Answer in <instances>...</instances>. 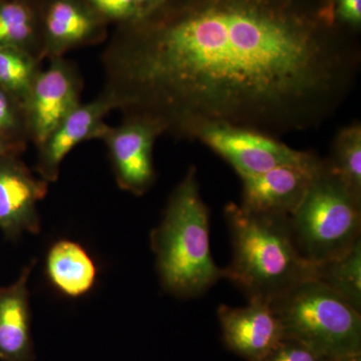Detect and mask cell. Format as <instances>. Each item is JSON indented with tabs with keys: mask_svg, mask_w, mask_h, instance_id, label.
<instances>
[{
	"mask_svg": "<svg viewBox=\"0 0 361 361\" xmlns=\"http://www.w3.org/2000/svg\"><path fill=\"white\" fill-rule=\"evenodd\" d=\"M127 23L102 56L103 92L126 116L179 139L218 123L273 137L316 128L357 80V51L258 0Z\"/></svg>",
	"mask_w": 361,
	"mask_h": 361,
	"instance_id": "obj_1",
	"label": "cell"
},
{
	"mask_svg": "<svg viewBox=\"0 0 361 361\" xmlns=\"http://www.w3.org/2000/svg\"><path fill=\"white\" fill-rule=\"evenodd\" d=\"M225 218L233 255L223 278L243 291L248 301L271 304L297 285L314 280V263L299 250L288 216L248 212L230 203Z\"/></svg>",
	"mask_w": 361,
	"mask_h": 361,
	"instance_id": "obj_2",
	"label": "cell"
},
{
	"mask_svg": "<svg viewBox=\"0 0 361 361\" xmlns=\"http://www.w3.org/2000/svg\"><path fill=\"white\" fill-rule=\"evenodd\" d=\"M208 208L190 168L169 200L161 225L152 234L164 288L180 298L200 296L223 278L210 251Z\"/></svg>",
	"mask_w": 361,
	"mask_h": 361,
	"instance_id": "obj_3",
	"label": "cell"
},
{
	"mask_svg": "<svg viewBox=\"0 0 361 361\" xmlns=\"http://www.w3.org/2000/svg\"><path fill=\"white\" fill-rule=\"evenodd\" d=\"M271 306L285 338L330 360L361 355V312L316 280L297 285Z\"/></svg>",
	"mask_w": 361,
	"mask_h": 361,
	"instance_id": "obj_4",
	"label": "cell"
},
{
	"mask_svg": "<svg viewBox=\"0 0 361 361\" xmlns=\"http://www.w3.org/2000/svg\"><path fill=\"white\" fill-rule=\"evenodd\" d=\"M303 257L317 264L345 253L360 239L361 199L323 160L303 200L289 216Z\"/></svg>",
	"mask_w": 361,
	"mask_h": 361,
	"instance_id": "obj_5",
	"label": "cell"
},
{
	"mask_svg": "<svg viewBox=\"0 0 361 361\" xmlns=\"http://www.w3.org/2000/svg\"><path fill=\"white\" fill-rule=\"evenodd\" d=\"M196 139L227 161L241 179L263 174L284 165H298L314 154L289 148L276 137L231 125L203 128Z\"/></svg>",
	"mask_w": 361,
	"mask_h": 361,
	"instance_id": "obj_6",
	"label": "cell"
},
{
	"mask_svg": "<svg viewBox=\"0 0 361 361\" xmlns=\"http://www.w3.org/2000/svg\"><path fill=\"white\" fill-rule=\"evenodd\" d=\"M80 90L78 71L63 58L51 59L49 68L39 71L23 104L27 137L37 148L80 106Z\"/></svg>",
	"mask_w": 361,
	"mask_h": 361,
	"instance_id": "obj_7",
	"label": "cell"
},
{
	"mask_svg": "<svg viewBox=\"0 0 361 361\" xmlns=\"http://www.w3.org/2000/svg\"><path fill=\"white\" fill-rule=\"evenodd\" d=\"M155 123L144 118L126 116L118 127H110L102 137L108 146L118 186L142 195L155 180L153 148L161 135Z\"/></svg>",
	"mask_w": 361,
	"mask_h": 361,
	"instance_id": "obj_8",
	"label": "cell"
},
{
	"mask_svg": "<svg viewBox=\"0 0 361 361\" xmlns=\"http://www.w3.org/2000/svg\"><path fill=\"white\" fill-rule=\"evenodd\" d=\"M323 160L284 165L243 180L242 208L264 215L290 216L303 200L322 169Z\"/></svg>",
	"mask_w": 361,
	"mask_h": 361,
	"instance_id": "obj_9",
	"label": "cell"
},
{
	"mask_svg": "<svg viewBox=\"0 0 361 361\" xmlns=\"http://www.w3.org/2000/svg\"><path fill=\"white\" fill-rule=\"evenodd\" d=\"M218 317L228 349L246 361H263L284 338L270 303L249 301L245 307L220 305Z\"/></svg>",
	"mask_w": 361,
	"mask_h": 361,
	"instance_id": "obj_10",
	"label": "cell"
},
{
	"mask_svg": "<svg viewBox=\"0 0 361 361\" xmlns=\"http://www.w3.org/2000/svg\"><path fill=\"white\" fill-rule=\"evenodd\" d=\"M115 110L113 102L106 94L87 104H80L66 116L47 139L39 147L37 170L47 182L58 179L63 159L82 142L102 139L109 126L104 116Z\"/></svg>",
	"mask_w": 361,
	"mask_h": 361,
	"instance_id": "obj_11",
	"label": "cell"
},
{
	"mask_svg": "<svg viewBox=\"0 0 361 361\" xmlns=\"http://www.w3.org/2000/svg\"><path fill=\"white\" fill-rule=\"evenodd\" d=\"M47 180L33 177L18 156L0 161V229L8 236L39 231L37 206Z\"/></svg>",
	"mask_w": 361,
	"mask_h": 361,
	"instance_id": "obj_12",
	"label": "cell"
},
{
	"mask_svg": "<svg viewBox=\"0 0 361 361\" xmlns=\"http://www.w3.org/2000/svg\"><path fill=\"white\" fill-rule=\"evenodd\" d=\"M94 13L75 0L52 2L45 13L42 59L63 58L70 49L96 39L99 25Z\"/></svg>",
	"mask_w": 361,
	"mask_h": 361,
	"instance_id": "obj_13",
	"label": "cell"
},
{
	"mask_svg": "<svg viewBox=\"0 0 361 361\" xmlns=\"http://www.w3.org/2000/svg\"><path fill=\"white\" fill-rule=\"evenodd\" d=\"M30 267L20 279L7 287H0V360L32 361L27 280Z\"/></svg>",
	"mask_w": 361,
	"mask_h": 361,
	"instance_id": "obj_14",
	"label": "cell"
},
{
	"mask_svg": "<svg viewBox=\"0 0 361 361\" xmlns=\"http://www.w3.org/2000/svg\"><path fill=\"white\" fill-rule=\"evenodd\" d=\"M47 273L52 283L66 295L87 293L96 280L97 269L85 249L75 242H58L49 251Z\"/></svg>",
	"mask_w": 361,
	"mask_h": 361,
	"instance_id": "obj_15",
	"label": "cell"
},
{
	"mask_svg": "<svg viewBox=\"0 0 361 361\" xmlns=\"http://www.w3.org/2000/svg\"><path fill=\"white\" fill-rule=\"evenodd\" d=\"M314 280L361 312V240L342 255L314 264Z\"/></svg>",
	"mask_w": 361,
	"mask_h": 361,
	"instance_id": "obj_16",
	"label": "cell"
},
{
	"mask_svg": "<svg viewBox=\"0 0 361 361\" xmlns=\"http://www.w3.org/2000/svg\"><path fill=\"white\" fill-rule=\"evenodd\" d=\"M0 45L30 52L42 61L32 9L23 0H0Z\"/></svg>",
	"mask_w": 361,
	"mask_h": 361,
	"instance_id": "obj_17",
	"label": "cell"
},
{
	"mask_svg": "<svg viewBox=\"0 0 361 361\" xmlns=\"http://www.w3.org/2000/svg\"><path fill=\"white\" fill-rule=\"evenodd\" d=\"M329 161L330 168L345 186L361 199V127L353 123L336 135Z\"/></svg>",
	"mask_w": 361,
	"mask_h": 361,
	"instance_id": "obj_18",
	"label": "cell"
},
{
	"mask_svg": "<svg viewBox=\"0 0 361 361\" xmlns=\"http://www.w3.org/2000/svg\"><path fill=\"white\" fill-rule=\"evenodd\" d=\"M40 61L30 52L0 45V87L25 104Z\"/></svg>",
	"mask_w": 361,
	"mask_h": 361,
	"instance_id": "obj_19",
	"label": "cell"
},
{
	"mask_svg": "<svg viewBox=\"0 0 361 361\" xmlns=\"http://www.w3.org/2000/svg\"><path fill=\"white\" fill-rule=\"evenodd\" d=\"M0 135L27 139L23 104L0 87Z\"/></svg>",
	"mask_w": 361,
	"mask_h": 361,
	"instance_id": "obj_20",
	"label": "cell"
},
{
	"mask_svg": "<svg viewBox=\"0 0 361 361\" xmlns=\"http://www.w3.org/2000/svg\"><path fill=\"white\" fill-rule=\"evenodd\" d=\"M263 361H334L295 339L284 338Z\"/></svg>",
	"mask_w": 361,
	"mask_h": 361,
	"instance_id": "obj_21",
	"label": "cell"
},
{
	"mask_svg": "<svg viewBox=\"0 0 361 361\" xmlns=\"http://www.w3.org/2000/svg\"><path fill=\"white\" fill-rule=\"evenodd\" d=\"M99 16L123 23L139 18L135 0H85Z\"/></svg>",
	"mask_w": 361,
	"mask_h": 361,
	"instance_id": "obj_22",
	"label": "cell"
},
{
	"mask_svg": "<svg viewBox=\"0 0 361 361\" xmlns=\"http://www.w3.org/2000/svg\"><path fill=\"white\" fill-rule=\"evenodd\" d=\"M339 18L355 26L361 23V0H339Z\"/></svg>",
	"mask_w": 361,
	"mask_h": 361,
	"instance_id": "obj_23",
	"label": "cell"
},
{
	"mask_svg": "<svg viewBox=\"0 0 361 361\" xmlns=\"http://www.w3.org/2000/svg\"><path fill=\"white\" fill-rule=\"evenodd\" d=\"M25 144L26 140L0 135V161L20 156L21 152L25 151Z\"/></svg>",
	"mask_w": 361,
	"mask_h": 361,
	"instance_id": "obj_24",
	"label": "cell"
},
{
	"mask_svg": "<svg viewBox=\"0 0 361 361\" xmlns=\"http://www.w3.org/2000/svg\"><path fill=\"white\" fill-rule=\"evenodd\" d=\"M135 1L137 11H139V18H140L155 11L157 7L160 6L165 0H135Z\"/></svg>",
	"mask_w": 361,
	"mask_h": 361,
	"instance_id": "obj_25",
	"label": "cell"
},
{
	"mask_svg": "<svg viewBox=\"0 0 361 361\" xmlns=\"http://www.w3.org/2000/svg\"><path fill=\"white\" fill-rule=\"evenodd\" d=\"M334 361H361V355L346 356V357L338 358Z\"/></svg>",
	"mask_w": 361,
	"mask_h": 361,
	"instance_id": "obj_26",
	"label": "cell"
}]
</instances>
